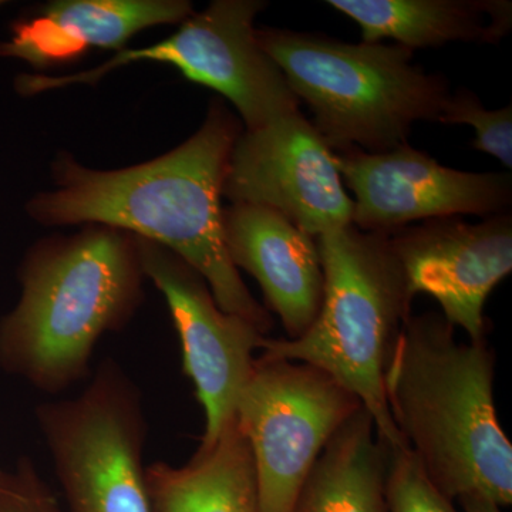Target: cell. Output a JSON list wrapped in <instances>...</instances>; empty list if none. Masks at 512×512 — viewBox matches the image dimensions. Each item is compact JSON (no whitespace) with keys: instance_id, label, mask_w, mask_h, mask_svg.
Segmentation results:
<instances>
[{"instance_id":"7a4b0ae2","label":"cell","mask_w":512,"mask_h":512,"mask_svg":"<svg viewBox=\"0 0 512 512\" xmlns=\"http://www.w3.org/2000/svg\"><path fill=\"white\" fill-rule=\"evenodd\" d=\"M494 352L457 342L437 313L412 315L387 366L394 426L434 487L450 501L512 504V446L494 402Z\"/></svg>"},{"instance_id":"ffe728a7","label":"cell","mask_w":512,"mask_h":512,"mask_svg":"<svg viewBox=\"0 0 512 512\" xmlns=\"http://www.w3.org/2000/svg\"><path fill=\"white\" fill-rule=\"evenodd\" d=\"M0 512H66L29 457L13 470L0 468Z\"/></svg>"},{"instance_id":"8992f818","label":"cell","mask_w":512,"mask_h":512,"mask_svg":"<svg viewBox=\"0 0 512 512\" xmlns=\"http://www.w3.org/2000/svg\"><path fill=\"white\" fill-rule=\"evenodd\" d=\"M66 512H151L143 397L114 359H104L83 392L36 407Z\"/></svg>"},{"instance_id":"44dd1931","label":"cell","mask_w":512,"mask_h":512,"mask_svg":"<svg viewBox=\"0 0 512 512\" xmlns=\"http://www.w3.org/2000/svg\"><path fill=\"white\" fill-rule=\"evenodd\" d=\"M458 503L461 504L463 512H503V507L483 497L461 498Z\"/></svg>"},{"instance_id":"6da1fadb","label":"cell","mask_w":512,"mask_h":512,"mask_svg":"<svg viewBox=\"0 0 512 512\" xmlns=\"http://www.w3.org/2000/svg\"><path fill=\"white\" fill-rule=\"evenodd\" d=\"M242 130L215 99L187 141L147 163L104 171L57 154L52 190L33 195L26 214L45 227L106 225L163 245L205 279L222 311L268 336L274 320L229 259L222 229V185Z\"/></svg>"},{"instance_id":"30bf717a","label":"cell","mask_w":512,"mask_h":512,"mask_svg":"<svg viewBox=\"0 0 512 512\" xmlns=\"http://www.w3.org/2000/svg\"><path fill=\"white\" fill-rule=\"evenodd\" d=\"M222 197L271 208L318 238L352 225L335 153L301 111L258 130H242L225 171Z\"/></svg>"},{"instance_id":"9a60e30c","label":"cell","mask_w":512,"mask_h":512,"mask_svg":"<svg viewBox=\"0 0 512 512\" xmlns=\"http://www.w3.org/2000/svg\"><path fill=\"white\" fill-rule=\"evenodd\" d=\"M355 20L363 43L394 40L407 49L495 43L512 28L510 0H329Z\"/></svg>"},{"instance_id":"ac0fdd59","label":"cell","mask_w":512,"mask_h":512,"mask_svg":"<svg viewBox=\"0 0 512 512\" xmlns=\"http://www.w3.org/2000/svg\"><path fill=\"white\" fill-rule=\"evenodd\" d=\"M439 123L466 124L476 130L473 147L500 160L508 170L512 168V107L485 109L476 93L457 89L448 94L439 117Z\"/></svg>"},{"instance_id":"7c38bea8","label":"cell","mask_w":512,"mask_h":512,"mask_svg":"<svg viewBox=\"0 0 512 512\" xmlns=\"http://www.w3.org/2000/svg\"><path fill=\"white\" fill-rule=\"evenodd\" d=\"M387 235L410 298L430 295L453 328L460 326L470 342H485V302L512 272L510 212L478 224L460 218L423 221Z\"/></svg>"},{"instance_id":"5bb4252c","label":"cell","mask_w":512,"mask_h":512,"mask_svg":"<svg viewBox=\"0 0 512 512\" xmlns=\"http://www.w3.org/2000/svg\"><path fill=\"white\" fill-rule=\"evenodd\" d=\"M192 15L187 0H56L13 23L12 35L0 42V57L47 69L92 47L120 52L137 33Z\"/></svg>"},{"instance_id":"277c9868","label":"cell","mask_w":512,"mask_h":512,"mask_svg":"<svg viewBox=\"0 0 512 512\" xmlns=\"http://www.w3.org/2000/svg\"><path fill=\"white\" fill-rule=\"evenodd\" d=\"M316 244L325 278L319 315L301 338L266 336L262 355L328 373L370 413L384 446L407 447L390 416L384 377L413 299L389 235L349 225Z\"/></svg>"},{"instance_id":"2e32d148","label":"cell","mask_w":512,"mask_h":512,"mask_svg":"<svg viewBox=\"0 0 512 512\" xmlns=\"http://www.w3.org/2000/svg\"><path fill=\"white\" fill-rule=\"evenodd\" d=\"M151 512H262L251 448L237 417L183 467H146Z\"/></svg>"},{"instance_id":"4fadbf2b","label":"cell","mask_w":512,"mask_h":512,"mask_svg":"<svg viewBox=\"0 0 512 512\" xmlns=\"http://www.w3.org/2000/svg\"><path fill=\"white\" fill-rule=\"evenodd\" d=\"M222 229L229 259L261 285L286 339L301 338L319 315L325 289L316 238L278 211L251 204L224 208Z\"/></svg>"},{"instance_id":"52a82bcc","label":"cell","mask_w":512,"mask_h":512,"mask_svg":"<svg viewBox=\"0 0 512 512\" xmlns=\"http://www.w3.org/2000/svg\"><path fill=\"white\" fill-rule=\"evenodd\" d=\"M266 6L262 0H214L161 42L120 50L100 66L80 73L22 74L16 90L30 97L77 84L92 86L128 64L165 63L231 101L244 130H258L299 111V100L284 74L256 40L254 22Z\"/></svg>"},{"instance_id":"ba28073f","label":"cell","mask_w":512,"mask_h":512,"mask_svg":"<svg viewBox=\"0 0 512 512\" xmlns=\"http://www.w3.org/2000/svg\"><path fill=\"white\" fill-rule=\"evenodd\" d=\"M362 406L316 367L256 357L235 417L254 458L262 512H293L323 448Z\"/></svg>"},{"instance_id":"d6986e66","label":"cell","mask_w":512,"mask_h":512,"mask_svg":"<svg viewBox=\"0 0 512 512\" xmlns=\"http://www.w3.org/2000/svg\"><path fill=\"white\" fill-rule=\"evenodd\" d=\"M387 508L389 512H458L434 487L409 447L389 450Z\"/></svg>"},{"instance_id":"9c48e42d","label":"cell","mask_w":512,"mask_h":512,"mask_svg":"<svg viewBox=\"0 0 512 512\" xmlns=\"http://www.w3.org/2000/svg\"><path fill=\"white\" fill-rule=\"evenodd\" d=\"M137 238L146 278L163 293L183 350L184 373L205 413L200 447H208L235 419L254 372V352L266 335L241 316L222 311L210 286L170 249Z\"/></svg>"},{"instance_id":"e0dca14e","label":"cell","mask_w":512,"mask_h":512,"mask_svg":"<svg viewBox=\"0 0 512 512\" xmlns=\"http://www.w3.org/2000/svg\"><path fill=\"white\" fill-rule=\"evenodd\" d=\"M389 456L373 417L360 407L323 448L293 512H389Z\"/></svg>"},{"instance_id":"5b68a950","label":"cell","mask_w":512,"mask_h":512,"mask_svg":"<svg viewBox=\"0 0 512 512\" xmlns=\"http://www.w3.org/2000/svg\"><path fill=\"white\" fill-rule=\"evenodd\" d=\"M256 40L284 74L330 150L380 154L407 143L419 121H439L446 77L413 63V50L342 42L318 33L256 29Z\"/></svg>"},{"instance_id":"3957f363","label":"cell","mask_w":512,"mask_h":512,"mask_svg":"<svg viewBox=\"0 0 512 512\" xmlns=\"http://www.w3.org/2000/svg\"><path fill=\"white\" fill-rule=\"evenodd\" d=\"M18 278V302L0 318V369L43 393L86 379L99 340L144 301L136 235L106 225L36 242Z\"/></svg>"},{"instance_id":"7402d4cb","label":"cell","mask_w":512,"mask_h":512,"mask_svg":"<svg viewBox=\"0 0 512 512\" xmlns=\"http://www.w3.org/2000/svg\"><path fill=\"white\" fill-rule=\"evenodd\" d=\"M0 5H2V2H0Z\"/></svg>"},{"instance_id":"8fae6325","label":"cell","mask_w":512,"mask_h":512,"mask_svg":"<svg viewBox=\"0 0 512 512\" xmlns=\"http://www.w3.org/2000/svg\"><path fill=\"white\" fill-rule=\"evenodd\" d=\"M340 177L355 195L352 225L390 232L412 222L507 214L512 178L507 173H467L437 163L409 144L380 154H335Z\"/></svg>"}]
</instances>
